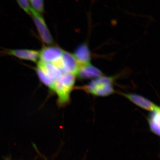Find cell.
<instances>
[{
	"label": "cell",
	"mask_w": 160,
	"mask_h": 160,
	"mask_svg": "<svg viewBox=\"0 0 160 160\" xmlns=\"http://www.w3.org/2000/svg\"><path fill=\"white\" fill-rule=\"evenodd\" d=\"M77 75L81 79H95L102 76L103 73L90 63L80 67Z\"/></svg>",
	"instance_id": "ba28073f"
},
{
	"label": "cell",
	"mask_w": 160,
	"mask_h": 160,
	"mask_svg": "<svg viewBox=\"0 0 160 160\" xmlns=\"http://www.w3.org/2000/svg\"><path fill=\"white\" fill-rule=\"evenodd\" d=\"M114 78L110 77H102L94 79L83 87L82 89L87 92L98 97H106L114 93L113 83Z\"/></svg>",
	"instance_id": "6da1fadb"
},
{
	"label": "cell",
	"mask_w": 160,
	"mask_h": 160,
	"mask_svg": "<svg viewBox=\"0 0 160 160\" xmlns=\"http://www.w3.org/2000/svg\"><path fill=\"white\" fill-rule=\"evenodd\" d=\"M150 129L156 135H160V108L151 112L148 119Z\"/></svg>",
	"instance_id": "8fae6325"
},
{
	"label": "cell",
	"mask_w": 160,
	"mask_h": 160,
	"mask_svg": "<svg viewBox=\"0 0 160 160\" xmlns=\"http://www.w3.org/2000/svg\"><path fill=\"white\" fill-rule=\"evenodd\" d=\"M20 7L23 9L26 13H30V7L29 0H16Z\"/></svg>",
	"instance_id": "5bb4252c"
},
{
	"label": "cell",
	"mask_w": 160,
	"mask_h": 160,
	"mask_svg": "<svg viewBox=\"0 0 160 160\" xmlns=\"http://www.w3.org/2000/svg\"><path fill=\"white\" fill-rule=\"evenodd\" d=\"M36 71L42 82L53 91L56 82L50 78L38 66L37 68Z\"/></svg>",
	"instance_id": "7c38bea8"
},
{
	"label": "cell",
	"mask_w": 160,
	"mask_h": 160,
	"mask_svg": "<svg viewBox=\"0 0 160 160\" xmlns=\"http://www.w3.org/2000/svg\"><path fill=\"white\" fill-rule=\"evenodd\" d=\"M121 94L141 108L153 111L159 107L146 98L135 93H121Z\"/></svg>",
	"instance_id": "52a82bcc"
},
{
	"label": "cell",
	"mask_w": 160,
	"mask_h": 160,
	"mask_svg": "<svg viewBox=\"0 0 160 160\" xmlns=\"http://www.w3.org/2000/svg\"><path fill=\"white\" fill-rule=\"evenodd\" d=\"M75 76L72 74L64 73L56 82L53 91L58 95V102L61 107L68 103L70 93L75 83Z\"/></svg>",
	"instance_id": "7a4b0ae2"
},
{
	"label": "cell",
	"mask_w": 160,
	"mask_h": 160,
	"mask_svg": "<svg viewBox=\"0 0 160 160\" xmlns=\"http://www.w3.org/2000/svg\"><path fill=\"white\" fill-rule=\"evenodd\" d=\"M63 51L57 47H45L39 52V58L44 62L56 65L61 59Z\"/></svg>",
	"instance_id": "8992f818"
},
{
	"label": "cell",
	"mask_w": 160,
	"mask_h": 160,
	"mask_svg": "<svg viewBox=\"0 0 160 160\" xmlns=\"http://www.w3.org/2000/svg\"><path fill=\"white\" fill-rule=\"evenodd\" d=\"M73 55L79 67L91 63V53L88 47L85 44L79 45L75 50Z\"/></svg>",
	"instance_id": "9c48e42d"
},
{
	"label": "cell",
	"mask_w": 160,
	"mask_h": 160,
	"mask_svg": "<svg viewBox=\"0 0 160 160\" xmlns=\"http://www.w3.org/2000/svg\"><path fill=\"white\" fill-rule=\"evenodd\" d=\"M0 56L11 55L21 59L36 62L39 58V52L29 49H4L1 48Z\"/></svg>",
	"instance_id": "5b68a950"
},
{
	"label": "cell",
	"mask_w": 160,
	"mask_h": 160,
	"mask_svg": "<svg viewBox=\"0 0 160 160\" xmlns=\"http://www.w3.org/2000/svg\"><path fill=\"white\" fill-rule=\"evenodd\" d=\"M34 9L38 12L42 13L44 11L43 0H29Z\"/></svg>",
	"instance_id": "4fadbf2b"
},
{
	"label": "cell",
	"mask_w": 160,
	"mask_h": 160,
	"mask_svg": "<svg viewBox=\"0 0 160 160\" xmlns=\"http://www.w3.org/2000/svg\"><path fill=\"white\" fill-rule=\"evenodd\" d=\"M38 66L51 79L56 82L64 73L62 69L53 64L44 62L40 61Z\"/></svg>",
	"instance_id": "30bf717a"
},
{
	"label": "cell",
	"mask_w": 160,
	"mask_h": 160,
	"mask_svg": "<svg viewBox=\"0 0 160 160\" xmlns=\"http://www.w3.org/2000/svg\"><path fill=\"white\" fill-rule=\"evenodd\" d=\"M5 160H10L8 158H6Z\"/></svg>",
	"instance_id": "9a60e30c"
},
{
	"label": "cell",
	"mask_w": 160,
	"mask_h": 160,
	"mask_svg": "<svg viewBox=\"0 0 160 160\" xmlns=\"http://www.w3.org/2000/svg\"><path fill=\"white\" fill-rule=\"evenodd\" d=\"M30 13L32 17L40 37L44 42L48 45L53 43V38L46 25L44 20L40 13L31 8Z\"/></svg>",
	"instance_id": "3957f363"
},
{
	"label": "cell",
	"mask_w": 160,
	"mask_h": 160,
	"mask_svg": "<svg viewBox=\"0 0 160 160\" xmlns=\"http://www.w3.org/2000/svg\"><path fill=\"white\" fill-rule=\"evenodd\" d=\"M64 73L77 75L79 66L73 55L63 51L61 59L57 65Z\"/></svg>",
	"instance_id": "277c9868"
}]
</instances>
